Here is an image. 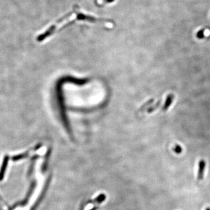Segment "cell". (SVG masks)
<instances>
[{"label":"cell","instance_id":"52a82bcc","mask_svg":"<svg viewBox=\"0 0 210 210\" xmlns=\"http://www.w3.org/2000/svg\"><path fill=\"white\" fill-rule=\"evenodd\" d=\"M27 153H25V154H21V155H17V156H15L13 157L12 160H21L23 158H25L26 156H27Z\"/></svg>","mask_w":210,"mask_h":210},{"label":"cell","instance_id":"ba28073f","mask_svg":"<svg viewBox=\"0 0 210 210\" xmlns=\"http://www.w3.org/2000/svg\"><path fill=\"white\" fill-rule=\"evenodd\" d=\"M197 37L198 39H203L204 37V30L202 29L199 31L197 34Z\"/></svg>","mask_w":210,"mask_h":210},{"label":"cell","instance_id":"7c38bea8","mask_svg":"<svg viewBox=\"0 0 210 210\" xmlns=\"http://www.w3.org/2000/svg\"><path fill=\"white\" fill-rule=\"evenodd\" d=\"M96 209V207H94V208H93L91 210H95Z\"/></svg>","mask_w":210,"mask_h":210},{"label":"cell","instance_id":"8992f818","mask_svg":"<svg viewBox=\"0 0 210 210\" xmlns=\"http://www.w3.org/2000/svg\"><path fill=\"white\" fill-rule=\"evenodd\" d=\"M174 98H175V96L173 95H172V94L169 95L167 96L166 100L165 101V103L164 106H163L162 109L163 110H166L168 109V108H169V106L171 105L172 102L174 100Z\"/></svg>","mask_w":210,"mask_h":210},{"label":"cell","instance_id":"5b68a950","mask_svg":"<svg viewBox=\"0 0 210 210\" xmlns=\"http://www.w3.org/2000/svg\"><path fill=\"white\" fill-rule=\"evenodd\" d=\"M205 162L204 160H200L199 163V170H198V179L202 180L204 176V171L205 167Z\"/></svg>","mask_w":210,"mask_h":210},{"label":"cell","instance_id":"7a4b0ae2","mask_svg":"<svg viewBox=\"0 0 210 210\" xmlns=\"http://www.w3.org/2000/svg\"><path fill=\"white\" fill-rule=\"evenodd\" d=\"M8 160V156L6 155L4 158V160L2 162V164L1 165V168L0 169V181H1L4 179V177L5 173V171L7 168Z\"/></svg>","mask_w":210,"mask_h":210},{"label":"cell","instance_id":"6da1fadb","mask_svg":"<svg viewBox=\"0 0 210 210\" xmlns=\"http://www.w3.org/2000/svg\"><path fill=\"white\" fill-rule=\"evenodd\" d=\"M76 9V19L79 21H86L90 22H108V20L106 19H98L95 17L90 16V15H87L84 14L82 13L78 12Z\"/></svg>","mask_w":210,"mask_h":210},{"label":"cell","instance_id":"3957f363","mask_svg":"<svg viewBox=\"0 0 210 210\" xmlns=\"http://www.w3.org/2000/svg\"><path fill=\"white\" fill-rule=\"evenodd\" d=\"M50 180V178H49V179L48 181L47 182V183L46 184L45 186H44V189H43V192H42V194L40 195V197H39V199H37V202H36V203L34 204V207H32V210H36V208L37 207V206L39 205V204L40 203V202H41V201H42V199H43V197H44V196L45 194H46V193L47 189V188H48V186H49V184Z\"/></svg>","mask_w":210,"mask_h":210},{"label":"cell","instance_id":"8fae6325","mask_svg":"<svg viewBox=\"0 0 210 210\" xmlns=\"http://www.w3.org/2000/svg\"><path fill=\"white\" fill-rule=\"evenodd\" d=\"M84 210V205H82V207H81V209L79 210Z\"/></svg>","mask_w":210,"mask_h":210},{"label":"cell","instance_id":"4fadbf2b","mask_svg":"<svg viewBox=\"0 0 210 210\" xmlns=\"http://www.w3.org/2000/svg\"><path fill=\"white\" fill-rule=\"evenodd\" d=\"M205 210H210V208H206Z\"/></svg>","mask_w":210,"mask_h":210},{"label":"cell","instance_id":"30bf717a","mask_svg":"<svg viewBox=\"0 0 210 210\" xmlns=\"http://www.w3.org/2000/svg\"><path fill=\"white\" fill-rule=\"evenodd\" d=\"M100 1L103 2V4H109V3L113 2L115 0H100Z\"/></svg>","mask_w":210,"mask_h":210},{"label":"cell","instance_id":"9c48e42d","mask_svg":"<svg viewBox=\"0 0 210 210\" xmlns=\"http://www.w3.org/2000/svg\"><path fill=\"white\" fill-rule=\"evenodd\" d=\"M174 151L176 153H180L182 151V147L179 145H176L175 147V148L173 149Z\"/></svg>","mask_w":210,"mask_h":210},{"label":"cell","instance_id":"277c9868","mask_svg":"<svg viewBox=\"0 0 210 210\" xmlns=\"http://www.w3.org/2000/svg\"><path fill=\"white\" fill-rule=\"evenodd\" d=\"M35 186H36V183L34 182H33V183H32L31 186V187H30V188H29V192H28V193L27 194V195H26V196L25 199L22 202L19 203V204H20L21 206H25L26 204L27 203V202L29 201V199H30L31 195L32 194L33 192H34V188H35Z\"/></svg>","mask_w":210,"mask_h":210}]
</instances>
